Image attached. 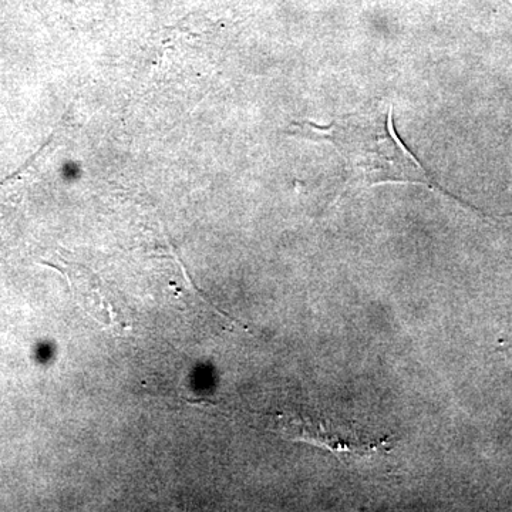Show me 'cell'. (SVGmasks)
I'll return each instance as SVG.
<instances>
[{
	"instance_id": "obj_2",
	"label": "cell",
	"mask_w": 512,
	"mask_h": 512,
	"mask_svg": "<svg viewBox=\"0 0 512 512\" xmlns=\"http://www.w3.org/2000/svg\"><path fill=\"white\" fill-rule=\"evenodd\" d=\"M271 430L284 440L326 448L336 457L370 456L392 448L389 437L375 439L353 426L335 424L309 414L285 412L272 421Z\"/></svg>"
},
{
	"instance_id": "obj_1",
	"label": "cell",
	"mask_w": 512,
	"mask_h": 512,
	"mask_svg": "<svg viewBox=\"0 0 512 512\" xmlns=\"http://www.w3.org/2000/svg\"><path fill=\"white\" fill-rule=\"evenodd\" d=\"M292 128L302 136L320 138L336 148L345 165L343 192L382 183H412L453 197L404 146L394 127L393 106L357 111L326 127L299 121Z\"/></svg>"
},
{
	"instance_id": "obj_3",
	"label": "cell",
	"mask_w": 512,
	"mask_h": 512,
	"mask_svg": "<svg viewBox=\"0 0 512 512\" xmlns=\"http://www.w3.org/2000/svg\"><path fill=\"white\" fill-rule=\"evenodd\" d=\"M57 269L69 278L74 296L93 318L111 326L114 332L121 333L127 328L123 311L117 308L109 289H104L103 282L97 276L84 269V266L69 261H63V266H57Z\"/></svg>"
}]
</instances>
